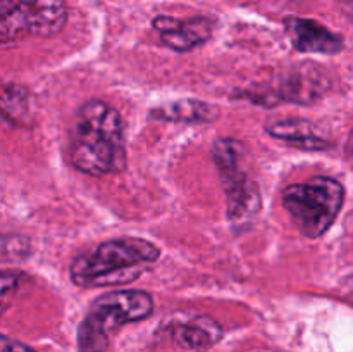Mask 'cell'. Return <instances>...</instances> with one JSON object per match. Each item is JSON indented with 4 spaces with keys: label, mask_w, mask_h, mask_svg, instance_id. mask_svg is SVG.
<instances>
[{
    "label": "cell",
    "mask_w": 353,
    "mask_h": 352,
    "mask_svg": "<svg viewBox=\"0 0 353 352\" xmlns=\"http://www.w3.org/2000/svg\"><path fill=\"white\" fill-rule=\"evenodd\" d=\"M345 202V188L330 176H314L293 183L283 192V206L296 230L307 238H319L333 226Z\"/></svg>",
    "instance_id": "4"
},
{
    "label": "cell",
    "mask_w": 353,
    "mask_h": 352,
    "mask_svg": "<svg viewBox=\"0 0 353 352\" xmlns=\"http://www.w3.org/2000/svg\"><path fill=\"white\" fill-rule=\"evenodd\" d=\"M154 299L143 290H110L97 297L78 328V352H107L117 328L147 320Z\"/></svg>",
    "instance_id": "3"
},
{
    "label": "cell",
    "mask_w": 353,
    "mask_h": 352,
    "mask_svg": "<svg viewBox=\"0 0 353 352\" xmlns=\"http://www.w3.org/2000/svg\"><path fill=\"white\" fill-rule=\"evenodd\" d=\"M168 333L172 340L188 351H205L223 337V328L214 317L205 314L172 317L168 324Z\"/></svg>",
    "instance_id": "9"
},
{
    "label": "cell",
    "mask_w": 353,
    "mask_h": 352,
    "mask_svg": "<svg viewBox=\"0 0 353 352\" xmlns=\"http://www.w3.org/2000/svg\"><path fill=\"white\" fill-rule=\"evenodd\" d=\"M159 255L157 245L143 238H112L79 254L69 271L72 283L83 289L128 285L140 278L143 269L157 261Z\"/></svg>",
    "instance_id": "2"
},
{
    "label": "cell",
    "mask_w": 353,
    "mask_h": 352,
    "mask_svg": "<svg viewBox=\"0 0 353 352\" xmlns=\"http://www.w3.org/2000/svg\"><path fill=\"white\" fill-rule=\"evenodd\" d=\"M265 131L272 138H278L300 150L323 152L331 147V141L326 140L324 135L319 133V128L309 119L293 117V119L271 121L265 124Z\"/></svg>",
    "instance_id": "10"
},
{
    "label": "cell",
    "mask_w": 353,
    "mask_h": 352,
    "mask_svg": "<svg viewBox=\"0 0 353 352\" xmlns=\"http://www.w3.org/2000/svg\"><path fill=\"white\" fill-rule=\"evenodd\" d=\"M285 31L293 47L303 54L333 55L341 52L343 40L330 28L307 17L290 16L285 19Z\"/></svg>",
    "instance_id": "8"
},
{
    "label": "cell",
    "mask_w": 353,
    "mask_h": 352,
    "mask_svg": "<svg viewBox=\"0 0 353 352\" xmlns=\"http://www.w3.org/2000/svg\"><path fill=\"white\" fill-rule=\"evenodd\" d=\"M21 273L19 271H10V269H6L2 271V299H3V307H6L7 300H9V293L14 292L19 283Z\"/></svg>",
    "instance_id": "13"
},
{
    "label": "cell",
    "mask_w": 353,
    "mask_h": 352,
    "mask_svg": "<svg viewBox=\"0 0 353 352\" xmlns=\"http://www.w3.org/2000/svg\"><path fill=\"white\" fill-rule=\"evenodd\" d=\"M152 24L161 35L162 43L176 52H188L205 43L214 30V21L203 16L190 17V19L157 16Z\"/></svg>",
    "instance_id": "7"
},
{
    "label": "cell",
    "mask_w": 353,
    "mask_h": 352,
    "mask_svg": "<svg viewBox=\"0 0 353 352\" xmlns=\"http://www.w3.org/2000/svg\"><path fill=\"white\" fill-rule=\"evenodd\" d=\"M2 352H37L21 342L12 340L9 337H2Z\"/></svg>",
    "instance_id": "14"
},
{
    "label": "cell",
    "mask_w": 353,
    "mask_h": 352,
    "mask_svg": "<svg viewBox=\"0 0 353 352\" xmlns=\"http://www.w3.org/2000/svg\"><path fill=\"white\" fill-rule=\"evenodd\" d=\"M150 116L168 123H212L219 116V109L212 104L196 99H178L154 107Z\"/></svg>",
    "instance_id": "11"
},
{
    "label": "cell",
    "mask_w": 353,
    "mask_h": 352,
    "mask_svg": "<svg viewBox=\"0 0 353 352\" xmlns=\"http://www.w3.org/2000/svg\"><path fill=\"white\" fill-rule=\"evenodd\" d=\"M72 168L90 176L116 175L126 169L123 121L119 113L102 100H88L76 116L69 140Z\"/></svg>",
    "instance_id": "1"
},
{
    "label": "cell",
    "mask_w": 353,
    "mask_h": 352,
    "mask_svg": "<svg viewBox=\"0 0 353 352\" xmlns=\"http://www.w3.org/2000/svg\"><path fill=\"white\" fill-rule=\"evenodd\" d=\"M343 9H345V12L348 14V16L353 17V0H347V2L343 3Z\"/></svg>",
    "instance_id": "15"
},
{
    "label": "cell",
    "mask_w": 353,
    "mask_h": 352,
    "mask_svg": "<svg viewBox=\"0 0 353 352\" xmlns=\"http://www.w3.org/2000/svg\"><path fill=\"white\" fill-rule=\"evenodd\" d=\"M345 289H347L348 292H350L352 295H353V275L348 276V278L345 280Z\"/></svg>",
    "instance_id": "17"
},
{
    "label": "cell",
    "mask_w": 353,
    "mask_h": 352,
    "mask_svg": "<svg viewBox=\"0 0 353 352\" xmlns=\"http://www.w3.org/2000/svg\"><path fill=\"white\" fill-rule=\"evenodd\" d=\"M243 145L233 138H219L212 145V159L226 192L228 219L234 231L248 230L262 207L257 183L243 171Z\"/></svg>",
    "instance_id": "5"
},
{
    "label": "cell",
    "mask_w": 353,
    "mask_h": 352,
    "mask_svg": "<svg viewBox=\"0 0 353 352\" xmlns=\"http://www.w3.org/2000/svg\"><path fill=\"white\" fill-rule=\"evenodd\" d=\"M65 23L68 7L64 0H2L0 7V38L3 45L21 35L54 37Z\"/></svg>",
    "instance_id": "6"
},
{
    "label": "cell",
    "mask_w": 353,
    "mask_h": 352,
    "mask_svg": "<svg viewBox=\"0 0 353 352\" xmlns=\"http://www.w3.org/2000/svg\"><path fill=\"white\" fill-rule=\"evenodd\" d=\"M347 154L350 155V157L353 159V130H352L350 137H348V144H347Z\"/></svg>",
    "instance_id": "16"
},
{
    "label": "cell",
    "mask_w": 353,
    "mask_h": 352,
    "mask_svg": "<svg viewBox=\"0 0 353 352\" xmlns=\"http://www.w3.org/2000/svg\"><path fill=\"white\" fill-rule=\"evenodd\" d=\"M0 110L7 123L16 124V126H28L34 116L33 95L24 86L7 83L2 88Z\"/></svg>",
    "instance_id": "12"
}]
</instances>
